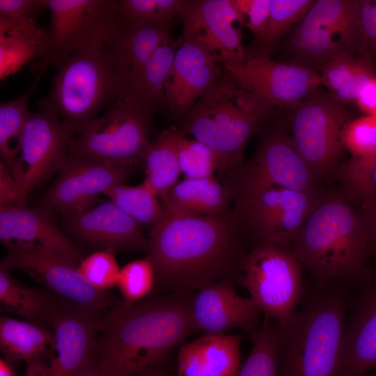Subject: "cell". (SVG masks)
<instances>
[{
  "mask_svg": "<svg viewBox=\"0 0 376 376\" xmlns=\"http://www.w3.org/2000/svg\"><path fill=\"white\" fill-rule=\"evenodd\" d=\"M224 69L244 88L252 91L275 107L293 109L321 84L320 74L297 62H281L267 55L249 57Z\"/></svg>",
  "mask_w": 376,
  "mask_h": 376,
  "instance_id": "obj_18",
  "label": "cell"
},
{
  "mask_svg": "<svg viewBox=\"0 0 376 376\" xmlns=\"http://www.w3.org/2000/svg\"><path fill=\"white\" fill-rule=\"evenodd\" d=\"M241 283L265 316L283 324L301 297V265L291 250L258 242L240 261Z\"/></svg>",
  "mask_w": 376,
  "mask_h": 376,
  "instance_id": "obj_9",
  "label": "cell"
},
{
  "mask_svg": "<svg viewBox=\"0 0 376 376\" xmlns=\"http://www.w3.org/2000/svg\"><path fill=\"white\" fill-rule=\"evenodd\" d=\"M358 26L362 50L376 56V0L359 1Z\"/></svg>",
  "mask_w": 376,
  "mask_h": 376,
  "instance_id": "obj_45",
  "label": "cell"
},
{
  "mask_svg": "<svg viewBox=\"0 0 376 376\" xmlns=\"http://www.w3.org/2000/svg\"><path fill=\"white\" fill-rule=\"evenodd\" d=\"M104 195L124 213L142 225L152 226L162 216L163 204L143 183L137 186L119 185L108 189Z\"/></svg>",
  "mask_w": 376,
  "mask_h": 376,
  "instance_id": "obj_35",
  "label": "cell"
},
{
  "mask_svg": "<svg viewBox=\"0 0 376 376\" xmlns=\"http://www.w3.org/2000/svg\"><path fill=\"white\" fill-rule=\"evenodd\" d=\"M52 340V331L47 327L6 315L0 318V349L3 358L11 363L43 358Z\"/></svg>",
  "mask_w": 376,
  "mask_h": 376,
  "instance_id": "obj_29",
  "label": "cell"
},
{
  "mask_svg": "<svg viewBox=\"0 0 376 376\" xmlns=\"http://www.w3.org/2000/svg\"><path fill=\"white\" fill-rule=\"evenodd\" d=\"M375 76L372 66L356 74L345 86L332 93L333 97L342 104L356 102L363 86Z\"/></svg>",
  "mask_w": 376,
  "mask_h": 376,
  "instance_id": "obj_46",
  "label": "cell"
},
{
  "mask_svg": "<svg viewBox=\"0 0 376 376\" xmlns=\"http://www.w3.org/2000/svg\"><path fill=\"white\" fill-rule=\"evenodd\" d=\"M143 160L146 166L143 183L164 201L181 173L175 127L163 130L151 141Z\"/></svg>",
  "mask_w": 376,
  "mask_h": 376,
  "instance_id": "obj_30",
  "label": "cell"
},
{
  "mask_svg": "<svg viewBox=\"0 0 376 376\" xmlns=\"http://www.w3.org/2000/svg\"><path fill=\"white\" fill-rule=\"evenodd\" d=\"M178 15L183 24L182 38L205 48L218 63L225 66L246 61L244 20L232 0H183Z\"/></svg>",
  "mask_w": 376,
  "mask_h": 376,
  "instance_id": "obj_16",
  "label": "cell"
},
{
  "mask_svg": "<svg viewBox=\"0 0 376 376\" xmlns=\"http://www.w3.org/2000/svg\"><path fill=\"white\" fill-rule=\"evenodd\" d=\"M230 190L215 177L185 178L176 183L162 204L207 217H224L232 212Z\"/></svg>",
  "mask_w": 376,
  "mask_h": 376,
  "instance_id": "obj_28",
  "label": "cell"
},
{
  "mask_svg": "<svg viewBox=\"0 0 376 376\" xmlns=\"http://www.w3.org/2000/svg\"><path fill=\"white\" fill-rule=\"evenodd\" d=\"M58 171L42 203L47 209L69 215L89 207L111 187L123 185L132 175L134 165L68 153Z\"/></svg>",
  "mask_w": 376,
  "mask_h": 376,
  "instance_id": "obj_17",
  "label": "cell"
},
{
  "mask_svg": "<svg viewBox=\"0 0 376 376\" xmlns=\"http://www.w3.org/2000/svg\"><path fill=\"white\" fill-rule=\"evenodd\" d=\"M225 175L224 184L233 199L269 187L314 192L318 178L299 153L291 138L280 132L265 135L253 156Z\"/></svg>",
  "mask_w": 376,
  "mask_h": 376,
  "instance_id": "obj_11",
  "label": "cell"
},
{
  "mask_svg": "<svg viewBox=\"0 0 376 376\" xmlns=\"http://www.w3.org/2000/svg\"><path fill=\"white\" fill-rule=\"evenodd\" d=\"M346 302L344 289L325 285L279 324L278 376H340Z\"/></svg>",
  "mask_w": 376,
  "mask_h": 376,
  "instance_id": "obj_3",
  "label": "cell"
},
{
  "mask_svg": "<svg viewBox=\"0 0 376 376\" xmlns=\"http://www.w3.org/2000/svg\"><path fill=\"white\" fill-rule=\"evenodd\" d=\"M107 313L68 301L56 315L48 352L50 376H78L95 350Z\"/></svg>",
  "mask_w": 376,
  "mask_h": 376,
  "instance_id": "obj_19",
  "label": "cell"
},
{
  "mask_svg": "<svg viewBox=\"0 0 376 376\" xmlns=\"http://www.w3.org/2000/svg\"><path fill=\"white\" fill-rule=\"evenodd\" d=\"M156 111L123 95L73 134L68 153L134 165L143 159L151 143L150 125Z\"/></svg>",
  "mask_w": 376,
  "mask_h": 376,
  "instance_id": "obj_7",
  "label": "cell"
},
{
  "mask_svg": "<svg viewBox=\"0 0 376 376\" xmlns=\"http://www.w3.org/2000/svg\"><path fill=\"white\" fill-rule=\"evenodd\" d=\"M183 0H120L119 21L170 26Z\"/></svg>",
  "mask_w": 376,
  "mask_h": 376,
  "instance_id": "obj_40",
  "label": "cell"
},
{
  "mask_svg": "<svg viewBox=\"0 0 376 376\" xmlns=\"http://www.w3.org/2000/svg\"><path fill=\"white\" fill-rule=\"evenodd\" d=\"M114 253L111 249L98 250L78 265V269L84 278L99 290L108 292L117 285L120 269Z\"/></svg>",
  "mask_w": 376,
  "mask_h": 376,
  "instance_id": "obj_41",
  "label": "cell"
},
{
  "mask_svg": "<svg viewBox=\"0 0 376 376\" xmlns=\"http://www.w3.org/2000/svg\"><path fill=\"white\" fill-rule=\"evenodd\" d=\"M319 200L315 192L269 187L235 197L233 211L258 242L288 249Z\"/></svg>",
  "mask_w": 376,
  "mask_h": 376,
  "instance_id": "obj_10",
  "label": "cell"
},
{
  "mask_svg": "<svg viewBox=\"0 0 376 376\" xmlns=\"http://www.w3.org/2000/svg\"><path fill=\"white\" fill-rule=\"evenodd\" d=\"M78 376H102L95 352Z\"/></svg>",
  "mask_w": 376,
  "mask_h": 376,
  "instance_id": "obj_51",
  "label": "cell"
},
{
  "mask_svg": "<svg viewBox=\"0 0 376 376\" xmlns=\"http://www.w3.org/2000/svg\"><path fill=\"white\" fill-rule=\"evenodd\" d=\"M68 301L47 289L29 287L15 279L10 272L0 269V304L2 312L52 328Z\"/></svg>",
  "mask_w": 376,
  "mask_h": 376,
  "instance_id": "obj_27",
  "label": "cell"
},
{
  "mask_svg": "<svg viewBox=\"0 0 376 376\" xmlns=\"http://www.w3.org/2000/svg\"><path fill=\"white\" fill-rule=\"evenodd\" d=\"M376 368V283L363 293L345 325L340 376H366Z\"/></svg>",
  "mask_w": 376,
  "mask_h": 376,
  "instance_id": "obj_25",
  "label": "cell"
},
{
  "mask_svg": "<svg viewBox=\"0 0 376 376\" xmlns=\"http://www.w3.org/2000/svg\"><path fill=\"white\" fill-rule=\"evenodd\" d=\"M364 212L362 219L371 240L376 236V199Z\"/></svg>",
  "mask_w": 376,
  "mask_h": 376,
  "instance_id": "obj_50",
  "label": "cell"
},
{
  "mask_svg": "<svg viewBox=\"0 0 376 376\" xmlns=\"http://www.w3.org/2000/svg\"><path fill=\"white\" fill-rule=\"evenodd\" d=\"M185 292L123 302L104 315L94 352L102 376H136L164 365L197 331Z\"/></svg>",
  "mask_w": 376,
  "mask_h": 376,
  "instance_id": "obj_2",
  "label": "cell"
},
{
  "mask_svg": "<svg viewBox=\"0 0 376 376\" xmlns=\"http://www.w3.org/2000/svg\"><path fill=\"white\" fill-rule=\"evenodd\" d=\"M163 206L162 217L150 230L147 251L162 285L187 293L230 279L233 271H239L244 230L233 211L214 217Z\"/></svg>",
  "mask_w": 376,
  "mask_h": 376,
  "instance_id": "obj_1",
  "label": "cell"
},
{
  "mask_svg": "<svg viewBox=\"0 0 376 376\" xmlns=\"http://www.w3.org/2000/svg\"><path fill=\"white\" fill-rule=\"evenodd\" d=\"M358 8L359 1H315L290 40L295 62L321 65L338 52L362 51Z\"/></svg>",
  "mask_w": 376,
  "mask_h": 376,
  "instance_id": "obj_13",
  "label": "cell"
},
{
  "mask_svg": "<svg viewBox=\"0 0 376 376\" xmlns=\"http://www.w3.org/2000/svg\"><path fill=\"white\" fill-rule=\"evenodd\" d=\"M175 129L180 169L185 178L214 177L217 171L224 174L225 164L219 155L203 143L190 139Z\"/></svg>",
  "mask_w": 376,
  "mask_h": 376,
  "instance_id": "obj_36",
  "label": "cell"
},
{
  "mask_svg": "<svg viewBox=\"0 0 376 376\" xmlns=\"http://www.w3.org/2000/svg\"><path fill=\"white\" fill-rule=\"evenodd\" d=\"M241 340V335H203L182 343L178 354V376H237Z\"/></svg>",
  "mask_w": 376,
  "mask_h": 376,
  "instance_id": "obj_26",
  "label": "cell"
},
{
  "mask_svg": "<svg viewBox=\"0 0 376 376\" xmlns=\"http://www.w3.org/2000/svg\"><path fill=\"white\" fill-rule=\"evenodd\" d=\"M24 376H50L48 363L44 358L28 362Z\"/></svg>",
  "mask_w": 376,
  "mask_h": 376,
  "instance_id": "obj_49",
  "label": "cell"
},
{
  "mask_svg": "<svg viewBox=\"0 0 376 376\" xmlns=\"http://www.w3.org/2000/svg\"><path fill=\"white\" fill-rule=\"evenodd\" d=\"M203 47L181 37L165 81L164 105L176 119H182L212 87L222 71Z\"/></svg>",
  "mask_w": 376,
  "mask_h": 376,
  "instance_id": "obj_20",
  "label": "cell"
},
{
  "mask_svg": "<svg viewBox=\"0 0 376 376\" xmlns=\"http://www.w3.org/2000/svg\"><path fill=\"white\" fill-rule=\"evenodd\" d=\"M18 187L3 162H0V208L18 205Z\"/></svg>",
  "mask_w": 376,
  "mask_h": 376,
  "instance_id": "obj_47",
  "label": "cell"
},
{
  "mask_svg": "<svg viewBox=\"0 0 376 376\" xmlns=\"http://www.w3.org/2000/svg\"><path fill=\"white\" fill-rule=\"evenodd\" d=\"M346 198L368 209L376 199V152L352 157L336 170Z\"/></svg>",
  "mask_w": 376,
  "mask_h": 376,
  "instance_id": "obj_34",
  "label": "cell"
},
{
  "mask_svg": "<svg viewBox=\"0 0 376 376\" xmlns=\"http://www.w3.org/2000/svg\"><path fill=\"white\" fill-rule=\"evenodd\" d=\"M42 8H47V0H0L1 24L30 40L40 58L45 49L47 31L38 26L31 15Z\"/></svg>",
  "mask_w": 376,
  "mask_h": 376,
  "instance_id": "obj_37",
  "label": "cell"
},
{
  "mask_svg": "<svg viewBox=\"0 0 376 376\" xmlns=\"http://www.w3.org/2000/svg\"><path fill=\"white\" fill-rule=\"evenodd\" d=\"M0 376H14L12 363L3 357L0 359Z\"/></svg>",
  "mask_w": 376,
  "mask_h": 376,
  "instance_id": "obj_52",
  "label": "cell"
},
{
  "mask_svg": "<svg viewBox=\"0 0 376 376\" xmlns=\"http://www.w3.org/2000/svg\"><path fill=\"white\" fill-rule=\"evenodd\" d=\"M356 102L359 109L366 116H376V76L363 86Z\"/></svg>",
  "mask_w": 376,
  "mask_h": 376,
  "instance_id": "obj_48",
  "label": "cell"
},
{
  "mask_svg": "<svg viewBox=\"0 0 376 376\" xmlns=\"http://www.w3.org/2000/svg\"><path fill=\"white\" fill-rule=\"evenodd\" d=\"M73 134L56 112L42 102L31 114L22 135L13 175L18 187V205H25L29 192L58 171Z\"/></svg>",
  "mask_w": 376,
  "mask_h": 376,
  "instance_id": "obj_14",
  "label": "cell"
},
{
  "mask_svg": "<svg viewBox=\"0 0 376 376\" xmlns=\"http://www.w3.org/2000/svg\"><path fill=\"white\" fill-rule=\"evenodd\" d=\"M274 108L256 93L242 86L224 69L175 127L219 155L225 164V174L242 163L246 143Z\"/></svg>",
  "mask_w": 376,
  "mask_h": 376,
  "instance_id": "obj_5",
  "label": "cell"
},
{
  "mask_svg": "<svg viewBox=\"0 0 376 376\" xmlns=\"http://www.w3.org/2000/svg\"><path fill=\"white\" fill-rule=\"evenodd\" d=\"M78 265L52 252L10 249L1 262L0 269L22 271L46 289L92 311L107 313L122 302L109 292L92 286L79 272Z\"/></svg>",
  "mask_w": 376,
  "mask_h": 376,
  "instance_id": "obj_15",
  "label": "cell"
},
{
  "mask_svg": "<svg viewBox=\"0 0 376 376\" xmlns=\"http://www.w3.org/2000/svg\"><path fill=\"white\" fill-rule=\"evenodd\" d=\"M136 376H169L163 366L143 372Z\"/></svg>",
  "mask_w": 376,
  "mask_h": 376,
  "instance_id": "obj_53",
  "label": "cell"
},
{
  "mask_svg": "<svg viewBox=\"0 0 376 376\" xmlns=\"http://www.w3.org/2000/svg\"><path fill=\"white\" fill-rule=\"evenodd\" d=\"M156 281L155 269L148 256L125 265L120 269L117 283L123 304L133 305L146 299Z\"/></svg>",
  "mask_w": 376,
  "mask_h": 376,
  "instance_id": "obj_39",
  "label": "cell"
},
{
  "mask_svg": "<svg viewBox=\"0 0 376 376\" xmlns=\"http://www.w3.org/2000/svg\"><path fill=\"white\" fill-rule=\"evenodd\" d=\"M44 100L74 134L123 96V88L104 45L75 52L59 65Z\"/></svg>",
  "mask_w": 376,
  "mask_h": 376,
  "instance_id": "obj_6",
  "label": "cell"
},
{
  "mask_svg": "<svg viewBox=\"0 0 376 376\" xmlns=\"http://www.w3.org/2000/svg\"><path fill=\"white\" fill-rule=\"evenodd\" d=\"M370 66L366 58H357L352 52H338L320 65L321 84L334 93L347 84L356 74Z\"/></svg>",
  "mask_w": 376,
  "mask_h": 376,
  "instance_id": "obj_42",
  "label": "cell"
},
{
  "mask_svg": "<svg viewBox=\"0 0 376 376\" xmlns=\"http://www.w3.org/2000/svg\"><path fill=\"white\" fill-rule=\"evenodd\" d=\"M349 120L343 104L332 94H322L317 90L293 108L290 138L318 178L338 167L345 148L343 131Z\"/></svg>",
  "mask_w": 376,
  "mask_h": 376,
  "instance_id": "obj_12",
  "label": "cell"
},
{
  "mask_svg": "<svg viewBox=\"0 0 376 376\" xmlns=\"http://www.w3.org/2000/svg\"><path fill=\"white\" fill-rule=\"evenodd\" d=\"M315 1L272 0L265 30L258 40L263 50L258 56L267 55V50L274 45L292 26L302 19Z\"/></svg>",
  "mask_w": 376,
  "mask_h": 376,
  "instance_id": "obj_38",
  "label": "cell"
},
{
  "mask_svg": "<svg viewBox=\"0 0 376 376\" xmlns=\"http://www.w3.org/2000/svg\"><path fill=\"white\" fill-rule=\"evenodd\" d=\"M369 235L345 200L320 198L292 245L301 267L322 283L363 277Z\"/></svg>",
  "mask_w": 376,
  "mask_h": 376,
  "instance_id": "obj_4",
  "label": "cell"
},
{
  "mask_svg": "<svg viewBox=\"0 0 376 376\" xmlns=\"http://www.w3.org/2000/svg\"><path fill=\"white\" fill-rule=\"evenodd\" d=\"M181 38L159 45L141 70L124 95L158 110L164 105V86Z\"/></svg>",
  "mask_w": 376,
  "mask_h": 376,
  "instance_id": "obj_31",
  "label": "cell"
},
{
  "mask_svg": "<svg viewBox=\"0 0 376 376\" xmlns=\"http://www.w3.org/2000/svg\"><path fill=\"white\" fill-rule=\"evenodd\" d=\"M171 38L170 26L119 21L104 47L111 57L124 95L155 49Z\"/></svg>",
  "mask_w": 376,
  "mask_h": 376,
  "instance_id": "obj_24",
  "label": "cell"
},
{
  "mask_svg": "<svg viewBox=\"0 0 376 376\" xmlns=\"http://www.w3.org/2000/svg\"><path fill=\"white\" fill-rule=\"evenodd\" d=\"M370 241L373 242L374 246H375V250H376V236H375L373 239H371Z\"/></svg>",
  "mask_w": 376,
  "mask_h": 376,
  "instance_id": "obj_54",
  "label": "cell"
},
{
  "mask_svg": "<svg viewBox=\"0 0 376 376\" xmlns=\"http://www.w3.org/2000/svg\"><path fill=\"white\" fill-rule=\"evenodd\" d=\"M47 210L26 205L0 208L1 243L8 250L45 251L79 264L84 259L80 249L59 230Z\"/></svg>",
  "mask_w": 376,
  "mask_h": 376,
  "instance_id": "obj_23",
  "label": "cell"
},
{
  "mask_svg": "<svg viewBox=\"0 0 376 376\" xmlns=\"http://www.w3.org/2000/svg\"><path fill=\"white\" fill-rule=\"evenodd\" d=\"M191 313L196 331L203 335H222L236 328L251 335L258 328L260 311L251 298L236 292L230 279H223L198 290Z\"/></svg>",
  "mask_w": 376,
  "mask_h": 376,
  "instance_id": "obj_21",
  "label": "cell"
},
{
  "mask_svg": "<svg viewBox=\"0 0 376 376\" xmlns=\"http://www.w3.org/2000/svg\"><path fill=\"white\" fill-rule=\"evenodd\" d=\"M253 346L237 376H278L279 329L275 320L265 316L250 335Z\"/></svg>",
  "mask_w": 376,
  "mask_h": 376,
  "instance_id": "obj_33",
  "label": "cell"
},
{
  "mask_svg": "<svg viewBox=\"0 0 376 376\" xmlns=\"http://www.w3.org/2000/svg\"><path fill=\"white\" fill-rule=\"evenodd\" d=\"M343 142L352 157L367 156L376 152V116L350 120L343 131Z\"/></svg>",
  "mask_w": 376,
  "mask_h": 376,
  "instance_id": "obj_43",
  "label": "cell"
},
{
  "mask_svg": "<svg viewBox=\"0 0 376 376\" xmlns=\"http://www.w3.org/2000/svg\"><path fill=\"white\" fill-rule=\"evenodd\" d=\"M36 78L30 89L24 95L0 106V154L1 162L14 175L21 139L24 127L31 116L28 99L36 86Z\"/></svg>",
  "mask_w": 376,
  "mask_h": 376,
  "instance_id": "obj_32",
  "label": "cell"
},
{
  "mask_svg": "<svg viewBox=\"0 0 376 376\" xmlns=\"http://www.w3.org/2000/svg\"><path fill=\"white\" fill-rule=\"evenodd\" d=\"M50 24L36 76L72 53L104 45L119 22L116 0H47Z\"/></svg>",
  "mask_w": 376,
  "mask_h": 376,
  "instance_id": "obj_8",
  "label": "cell"
},
{
  "mask_svg": "<svg viewBox=\"0 0 376 376\" xmlns=\"http://www.w3.org/2000/svg\"><path fill=\"white\" fill-rule=\"evenodd\" d=\"M233 5L246 26L259 40L269 16L272 0H232Z\"/></svg>",
  "mask_w": 376,
  "mask_h": 376,
  "instance_id": "obj_44",
  "label": "cell"
},
{
  "mask_svg": "<svg viewBox=\"0 0 376 376\" xmlns=\"http://www.w3.org/2000/svg\"><path fill=\"white\" fill-rule=\"evenodd\" d=\"M142 226L111 201L70 214L66 221L67 229L81 242L114 252H147L148 238Z\"/></svg>",
  "mask_w": 376,
  "mask_h": 376,
  "instance_id": "obj_22",
  "label": "cell"
}]
</instances>
